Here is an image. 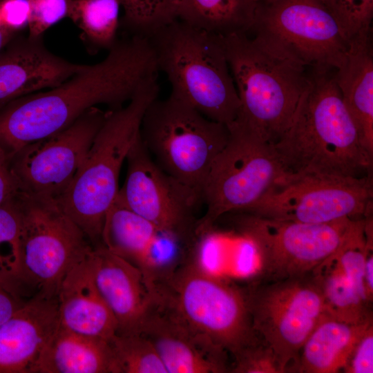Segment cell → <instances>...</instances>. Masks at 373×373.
Here are the masks:
<instances>
[{
    "instance_id": "cell-1",
    "label": "cell",
    "mask_w": 373,
    "mask_h": 373,
    "mask_svg": "<svg viewBox=\"0 0 373 373\" xmlns=\"http://www.w3.org/2000/svg\"><path fill=\"white\" fill-rule=\"evenodd\" d=\"M158 71L148 37L132 34L117 40L102 61L84 65L61 84L0 108V146L11 158L26 145L64 130L98 104L119 108Z\"/></svg>"
},
{
    "instance_id": "cell-2",
    "label": "cell",
    "mask_w": 373,
    "mask_h": 373,
    "mask_svg": "<svg viewBox=\"0 0 373 373\" xmlns=\"http://www.w3.org/2000/svg\"><path fill=\"white\" fill-rule=\"evenodd\" d=\"M335 69H310L291 123L273 145L288 175L360 178L372 173L335 79Z\"/></svg>"
},
{
    "instance_id": "cell-3",
    "label": "cell",
    "mask_w": 373,
    "mask_h": 373,
    "mask_svg": "<svg viewBox=\"0 0 373 373\" xmlns=\"http://www.w3.org/2000/svg\"><path fill=\"white\" fill-rule=\"evenodd\" d=\"M222 39L240 103L234 122L274 144L291 123L309 68L258 37Z\"/></svg>"
},
{
    "instance_id": "cell-4",
    "label": "cell",
    "mask_w": 373,
    "mask_h": 373,
    "mask_svg": "<svg viewBox=\"0 0 373 373\" xmlns=\"http://www.w3.org/2000/svg\"><path fill=\"white\" fill-rule=\"evenodd\" d=\"M159 90L157 77H153L137 89L126 106L106 111L81 169L57 200L94 248L104 246L105 219L119 192L122 164L140 137L145 111L157 98Z\"/></svg>"
},
{
    "instance_id": "cell-5",
    "label": "cell",
    "mask_w": 373,
    "mask_h": 373,
    "mask_svg": "<svg viewBox=\"0 0 373 373\" xmlns=\"http://www.w3.org/2000/svg\"><path fill=\"white\" fill-rule=\"evenodd\" d=\"M148 39L171 95L213 121L229 126L237 119L240 103L222 36L176 19Z\"/></svg>"
},
{
    "instance_id": "cell-6",
    "label": "cell",
    "mask_w": 373,
    "mask_h": 373,
    "mask_svg": "<svg viewBox=\"0 0 373 373\" xmlns=\"http://www.w3.org/2000/svg\"><path fill=\"white\" fill-rule=\"evenodd\" d=\"M229 137L227 125L206 117L171 95L153 100L140 126L142 142L155 164L200 193L209 169Z\"/></svg>"
},
{
    "instance_id": "cell-7",
    "label": "cell",
    "mask_w": 373,
    "mask_h": 373,
    "mask_svg": "<svg viewBox=\"0 0 373 373\" xmlns=\"http://www.w3.org/2000/svg\"><path fill=\"white\" fill-rule=\"evenodd\" d=\"M157 290L186 323L231 357L256 337L245 288L197 262L181 265Z\"/></svg>"
},
{
    "instance_id": "cell-8",
    "label": "cell",
    "mask_w": 373,
    "mask_h": 373,
    "mask_svg": "<svg viewBox=\"0 0 373 373\" xmlns=\"http://www.w3.org/2000/svg\"><path fill=\"white\" fill-rule=\"evenodd\" d=\"M227 126V143L214 159L202 187L206 211L198 227L247 210L287 175L271 144L236 122Z\"/></svg>"
},
{
    "instance_id": "cell-9",
    "label": "cell",
    "mask_w": 373,
    "mask_h": 373,
    "mask_svg": "<svg viewBox=\"0 0 373 373\" xmlns=\"http://www.w3.org/2000/svg\"><path fill=\"white\" fill-rule=\"evenodd\" d=\"M15 202L21 218L23 269L29 292L57 298L66 275L94 247L57 200L21 191Z\"/></svg>"
},
{
    "instance_id": "cell-10",
    "label": "cell",
    "mask_w": 373,
    "mask_h": 373,
    "mask_svg": "<svg viewBox=\"0 0 373 373\" xmlns=\"http://www.w3.org/2000/svg\"><path fill=\"white\" fill-rule=\"evenodd\" d=\"M235 225L254 245L258 279L278 280L313 272L341 246L354 219L312 224L236 211Z\"/></svg>"
},
{
    "instance_id": "cell-11",
    "label": "cell",
    "mask_w": 373,
    "mask_h": 373,
    "mask_svg": "<svg viewBox=\"0 0 373 373\" xmlns=\"http://www.w3.org/2000/svg\"><path fill=\"white\" fill-rule=\"evenodd\" d=\"M245 291L254 332L272 349L283 373L294 372L303 345L325 314L315 276L256 278Z\"/></svg>"
},
{
    "instance_id": "cell-12",
    "label": "cell",
    "mask_w": 373,
    "mask_h": 373,
    "mask_svg": "<svg viewBox=\"0 0 373 373\" xmlns=\"http://www.w3.org/2000/svg\"><path fill=\"white\" fill-rule=\"evenodd\" d=\"M251 31L310 69H338L348 41L318 0L258 2Z\"/></svg>"
},
{
    "instance_id": "cell-13",
    "label": "cell",
    "mask_w": 373,
    "mask_h": 373,
    "mask_svg": "<svg viewBox=\"0 0 373 373\" xmlns=\"http://www.w3.org/2000/svg\"><path fill=\"white\" fill-rule=\"evenodd\" d=\"M372 173L355 177L285 175L245 211L270 218L322 224L372 214Z\"/></svg>"
},
{
    "instance_id": "cell-14",
    "label": "cell",
    "mask_w": 373,
    "mask_h": 373,
    "mask_svg": "<svg viewBox=\"0 0 373 373\" xmlns=\"http://www.w3.org/2000/svg\"><path fill=\"white\" fill-rule=\"evenodd\" d=\"M106 115L93 107L64 130L17 152L10 161L21 191L57 200L81 169Z\"/></svg>"
},
{
    "instance_id": "cell-15",
    "label": "cell",
    "mask_w": 373,
    "mask_h": 373,
    "mask_svg": "<svg viewBox=\"0 0 373 373\" xmlns=\"http://www.w3.org/2000/svg\"><path fill=\"white\" fill-rule=\"evenodd\" d=\"M126 176L117 198L159 229L191 242L203 204L201 193L162 170L145 149L140 135L126 159Z\"/></svg>"
},
{
    "instance_id": "cell-16",
    "label": "cell",
    "mask_w": 373,
    "mask_h": 373,
    "mask_svg": "<svg viewBox=\"0 0 373 373\" xmlns=\"http://www.w3.org/2000/svg\"><path fill=\"white\" fill-rule=\"evenodd\" d=\"M103 245L137 268L155 289L181 265L189 251L180 236L159 229L117 198L105 219Z\"/></svg>"
},
{
    "instance_id": "cell-17",
    "label": "cell",
    "mask_w": 373,
    "mask_h": 373,
    "mask_svg": "<svg viewBox=\"0 0 373 373\" xmlns=\"http://www.w3.org/2000/svg\"><path fill=\"white\" fill-rule=\"evenodd\" d=\"M140 333L153 343L167 373L230 372L229 354L193 328L157 291Z\"/></svg>"
},
{
    "instance_id": "cell-18",
    "label": "cell",
    "mask_w": 373,
    "mask_h": 373,
    "mask_svg": "<svg viewBox=\"0 0 373 373\" xmlns=\"http://www.w3.org/2000/svg\"><path fill=\"white\" fill-rule=\"evenodd\" d=\"M83 66L52 53L42 37L16 36L0 52V108L61 84Z\"/></svg>"
},
{
    "instance_id": "cell-19",
    "label": "cell",
    "mask_w": 373,
    "mask_h": 373,
    "mask_svg": "<svg viewBox=\"0 0 373 373\" xmlns=\"http://www.w3.org/2000/svg\"><path fill=\"white\" fill-rule=\"evenodd\" d=\"M96 285L115 316L116 334L140 333L155 289L142 273L104 246L91 254Z\"/></svg>"
},
{
    "instance_id": "cell-20",
    "label": "cell",
    "mask_w": 373,
    "mask_h": 373,
    "mask_svg": "<svg viewBox=\"0 0 373 373\" xmlns=\"http://www.w3.org/2000/svg\"><path fill=\"white\" fill-rule=\"evenodd\" d=\"M59 324L57 298L35 295L0 325V373H36Z\"/></svg>"
},
{
    "instance_id": "cell-21",
    "label": "cell",
    "mask_w": 373,
    "mask_h": 373,
    "mask_svg": "<svg viewBox=\"0 0 373 373\" xmlns=\"http://www.w3.org/2000/svg\"><path fill=\"white\" fill-rule=\"evenodd\" d=\"M91 254L75 265L61 283L57 295L59 324L110 341L117 334V323L96 285Z\"/></svg>"
},
{
    "instance_id": "cell-22",
    "label": "cell",
    "mask_w": 373,
    "mask_h": 373,
    "mask_svg": "<svg viewBox=\"0 0 373 373\" xmlns=\"http://www.w3.org/2000/svg\"><path fill=\"white\" fill-rule=\"evenodd\" d=\"M371 30L361 31L348 41L343 65L335 79L354 122L360 142L373 157V52Z\"/></svg>"
},
{
    "instance_id": "cell-23",
    "label": "cell",
    "mask_w": 373,
    "mask_h": 373,
    "mask_svg": "<svg viewBox=\"0 0 373 373\" xmlns=\"http://www.w3.org/2000/svg\"><path fill=\"white\" fill-rule=\"evenodd\" d=\"M36 373H117L109 341L59 324L44 346Z\"/></svg>"
},
{
    "instance_id": "cell-24",
    "label": "cell",
    "mask_w": 373,
    "mask_h": 373,
    "mask_svg": "<svg viewBox=\"0 0 373 373\" xmlns=\"http://www.w3.org/2000/svg\"><path fill=\"white\" fill-rule=\"evenodd\" d=\"M373 320L354 324L326 313L319 320L300 351L294 373H336Z\"/></svg>"
},
{
    "instance_id": "cell-25",
    "label": "cell",
    "mask_w": 373,
    "mask_h": 373,
    "mask_svg": "<svg viewBox=\"0 0 373 373\" xmlns=\"http://www.w3.org/2000/svg\"><path fill=\"white\" fill-rule=\"evenodd\" d=\"M257 5L256 0H181L177 19L222 37L248 34Z\"/></svg>"
},
{
    "instance_id": "cell-26",
    "label": "cell",
    "mask_w": 373,
    "mask_h": 373,
    "mask_svg": "<svg viewBox=\"0 0 373 373\" xmlns=\"http://www.w3.org/2000/svg\"><path fill=\"white\" fill-rule=\"evenodd\" d=\"M313 274L321 287L327 314L354 324L373 320L371 305L362 298L332 258L327 259Z\"/></svg>"
},
{
    "instance_id": "cell-27",
    "label": "cell",
    "mask_w": 373,
    "mask_h": 373,
    "mask_svg": "<svg viewBox=\"0 0 373 373\" xmlns=\"http://www.w3.org/2000/svg\"><path fill=\"white\" fill-rule=\"evenodd\" d=\"M120 6V0H69L67 17L90 49L109 50L117 40Z\"/></svg>"
},
{
    "instance_id": "cell-28",
    "label": "cell",
    "mask_w": 373,
    "mask_h": 373,
    "mask_svg": "<svg viewBox=\"0 0 373 373\" xmlns=\"http://www.w3.org/2000/svg\"><path fill=\"white\" fill-rule=\"evenodd\" d=\"M15 199L0 207V283L22 298L30 292L23 269L21 223Z\"/></svg>"
},
{
    "instance_id": "cell-29",
    "label": "cell",
    "mask_w": 373,
    "mask_h": 373,
    "mask_svg": "<svg viewBox=\"0 0 373 373\" xmlns=\"http://www.w3.org/2000/svg\"><path fill=\"white\" fill-rule=\"evenodd\" d=\"M109 342L117 373H167L155 347L143 334H115Z\"/></svg>"
},
{
    "instance_id": "cell-30",
    "label": "cell",
    "mask_w": 373,
    "mask_h": 373,
    "mask_svg": "<svg viewBox=\"0 0 373 373\" xmlns=\"http://www.w3.org/2000/svg\"><path fill=\"white\" fill-rule=\"evenodd\" d=\"M181 0H120L123 25L131 34L149 37L177 19Z\"/></svg>"
},
{
    "instance_id": "cell-31",
    "label": "cell",
    "mask_w": 373,
    "mask_h": 373,
    "mask_svg": "<svg viewBox=\"0 0 373 373\" xmlns=\"http://www.w3.org/2000/svg\"><path fill=\"white\" fill-rule=\"evenodd\" d=\"M332 15L348 41L372 28L373 0H318Z\"/></svg>"
},
{
    "instance_id": "cell-32",
    "label": "cell",
    "mask_w": 373,
    "mask_h": 373,
    "mask_svg": "<svg viewBox=\"0 0 373 373\" xmlns=\"http://www.w3.org/2000/svg\"><path fill=\"white\" fill-rule=\"evenodd\" d=\"M232 358L230 372L283 373L272 349L257 335Z\"/></svg>"
},
{
    "instance_id": "cell-33",
    "label": "cell",
    "mask_w": 373,
    "mask_h": 373,
    "mask_svg": "<svg viewBox=\"0 0 373 373\" xmlns=\"http://www.w3.org/2000/svg\"><path fill=\"white\" fill-rule=\"evenodd\" d=\"M28 37H41L48 28L67 17L69 0H28Z\"/></svg>"
},
{
    "instance_id": "cell-34",
    "label": "cell",
    "mask_w": 373,
    "mask_h": 373,
    "mask_svg": "<svg viewBox=\"0 0 373 373\" xmlns=\"http://www.w3.org/2000/svg\"><path fill=\"white\" fill-rule=\"evenodd\" d=\"M345 373L373 372V325L356 343L343 370Z\"/></svg>"
},
{
    "instance_id": "cell-35",
    "label": "cell",
    "mask_w": 373,
    "mask_h": 373,
    "mask_svg": "<svg viewBox=\"0 0 373 373\" xmlns=\"http://www.w3.org/2000/svg\"><path fill=\"white\" fill-rule=\"evenodd\" d=\"M30 14L28 0H2L0 1V26L19 34L28 26Z\"/></svg>"
},
{
    "instance_id": "cell-36",
    "label": "cell",
    "mask_w": 373,
    "mask_h": 373,
    "mask_svg": "<svg viewBox=\"0 0 373 373\" xmlns=\"http://www.w3.org/2000/svg\"><path fill=\"white\" fill-rule=\"evenodd\" d=\"M21 191L11 169L10 161L0 146V207L11 202Z\"/></svg>"
},
{
    "instance_id": "cell-37",
    "label": "cell",
    "mask_w": 373,
    "mask_h": 373,
    "mask_svg": "<svg viewBox=\"0 0 373 373\" xmlns=\"http://www.w3.org/2000/svg\"><path fill=\"white\" fill-rule=\"evenodd\" d=\"M26 301L0 283V325L10 318Z\"/></svg>"
},
{
    "instance_id": "cell-38",
    "label": "cell",
    "mask_w": 373,
    "mask_h": 373,
    "mask_svg": "<svg viewBox=\"0 0 373 373\" xmlns=\"http://www.w3.org/2000/svg\"><path fill=\"white\" fill-rule=\"evenodd\" d=\"M364 282L367 300L370 304L373 300V244H370L367 249L365 267Z\"/></svg>"
},
{
    "instance_id": "cell-39",
    "label": "cell",
    "mask_w": 373,
    "mask_h": 373,
    "mask_svg": "<svg viewBox=\"0 0 373 373\" xmlns=\"http://www.w3.org/2000/svg\"><path fill=\"white\" fill-rule=\"evenodd\" d=\"M18 33L0 26V52Z\"/></svg>"
},
{
    "instance_id": "cell-40",
    "label": "cell",
    "mask_w": 373,
    "mask_h": 373,
    "mask_svg": "<svg viewBox=\"0 0 373 373\" xmlns=\"http://www.w3.org/2000/svg\"><path fill=\"white\" fill-rule=\"evenodd\" d=\"M257 2H264V1H271V0H256Z\"/></svg>"
}]
</instances>
